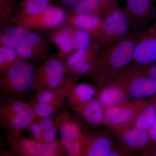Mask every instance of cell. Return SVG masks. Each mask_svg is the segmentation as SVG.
I'll return each instance as SVG.
<instances>
[{
  "instance_id": "f546056e",
  "label": "cell",
  "mask_w": 156,
  "mask_h": 156,
  "mask_svg": "<svg viewBox=\"0 0 156 156\" xmlns=\"http://www.w3.org/2000/svg\"><path fill=\"white\" fill-rule=\"evenodd\" d=\"M89 34L83 31H78L74 38V44L77 49L80 50H86L89 45Z\"/></svg>"
},
{
  "instance_id": "e575fe53",
  "label": "cell",
  "mask_w": 156,
  "mask_h": 156,
  "mask_svg": "<svg viewBox=\"0 0 156 156\" xmlns=\"http://www.w3.org/2000/svg\"><path fill=\"white\" fill-rule=\"evenodd\" d=\"M155 101H156V95L155 96Z\"/></svg>"
},
{
  "instance_id": "7402d4cb",
  "label": "cell",
  "mask_w": 156,
  "mask_h": 156,
  "mask_svg": "<svg viewBox=\"0 0 156 156\" xmlns=\"http://www.w3.org/2000/svg\"><path fill=\"white\" fill-rule=\"evenodd\" d=\"M30 105L21 101L11 99H1L0 119H6L22 112Z\"/></svg>"
},
{
  "instance_id": "484cf974",
  "label": "cell",
  "mask_w": 156,
  "mask_h": 156,
  "mask_svg": "<svg viewBox=\"0 0 156 156\" xmlns=\"http://www.w3.org/2000/svg\"><path fill=\"white\" fill-rule=\"evenodd\" d=\"M16 50L14 48L5 46L0 49V71L1 74L5 73L11 66L20 60L17 58Z\"/></svg>"
},
{
  "instance_id": "ffe728a7",
  "label": "cell",
  "mask_w": 156,
  "mask_h": 156,
  "mask_svg": "<svg viewBox=\"0 0 156 156\" xmlns=\"http://www.w3.org/2000/svg\"><path fill=\"white\" fill-rule=\"evenodd\" d=\"M118 0H82L72 6L74 14L79 15H101Z\"/></svg>"
},
{
  "instance_id": "ac0fdd59",
  "label": "cell",
  "mask_w": 156,
  "mask_h": 156,
  "mask_svg": "<svg viewBox=\"0 0 156 156\" xmlns=\"http://www.w3.org/2000/svg\"><path fill=\"white\" fill-rule=\"evenodd\" d=\"M97 91V88L89 84L74 86L68 97L65 108L72 109L87 103L96 97Z\"/></svg>"
},
{
  "instance_id": "cb8c5ba5",
  "label": "cell",
  "mask_w": 156,
  "mask_h": 156,
  "mask_svg": "<svg viewBox=\"0 0 156 156\" xmlns=\"http://www.w3.org/2000/svg\"><path fill=\"white\" fill-rule=\"evenodd\" d=\"M32 108L37 117L41 118H52L57 116L64 111V109L54 105L40 103L31 101Z\"/></svg>"
},
{
  "instance_id": "7a4b0ae2",
  "label": "cell",
  "mask_w": 156,
  "mask_h": 156,
  "mask_svg": "<svg viewBox=\"0 0 156 156\" xmlns=\"http://www.w3.org/2000/svg\"><path fill=\"white\" fill-rule=\"evenodd\" d=\"M37 72L30 63L22 60L17 62L1 78V99L30 101L35 93Z\"/></svg>"
},
{
  "instance_id": "2e32d148",
  "label": "cell",
  "mask_w": 156,
  "mask_h": 156,
  "mask_svg": "<svg viewBox=\"0 0 156 156\" xmlns=\"http://www.w3.org/2000/svg\"><path fill=\"white\" fill-rule=\"evenodd\" d=\"M74 84L70 83L59 89L35 92L31 97L30 102L36 101L40 103L54 105L64 109L68 97L75 86Z\"/></svg>"
},
{
  "instance_id": "f1b7e54d",
  "label": "cell",
  "mask_w": 156,
  "mask_h": 156,
  "mask_svg": "<svg viewBox=\"0 0 156 156\" xmlns=\"http://www.w3.org/2000/svg\"><path fill=\"white\" fill-rule=\"evenodd\" d=\"M74 23L76 25L88 29H94L99 21L96 15H79L76 16Z\"/></svg>"
},
{
  "instance_id": "44dd1931",
  "label": "cell",
  "mask_w": 156,
  "mask_h": 156,
  "mask_svg": "<svg viewBox=\"0 0 156 156\" xmlns=\"http://www.w3.org/2000/svg\"><path fill=\"white\" fill-rule=\"evenodd\" d=\"M41 38L38 35L34 33L29 34L16 47L18 56L21 59H28L34 58V48L38 44Z\"/></svg>"
},
{
  "instance_id": "6da1fadb",
  "label": "cell",
  "mask_w": 156,
  "mask_h": 156,
  "mask_svg": "<svg viewBox=\"0 0 156 156\" xmlns=\"http://www.w3.org/2000/svg\"><path fill=\"white\" fill-rule=\"evenodd\" d=\"M139 33L133 31L122 38L101 45L102 48L89 75L98 85L131 64Z\"/></svg>"
},
{
  "instance_id": "9a60e30c",
  "label": "cell",
  "mask_w": 156,
  "mask_h": 156,
  "mask_svg": "<svg viewBox=\"0 0 156 156\" xmlns=\"http://www.w3.org/2000/svg\"><path fill=\"white\" fill-rule=\"evenodd\" d=\"M113 149L110 134L106 131H93L90 133L83 156H107Z\"/></svg>"
},
{
  "instance_id": "603a6c76",
  "label": "cell",
  "mask_w": 156,
  "mask_h": 156,
  "mask_svg": "<svg viewBox=\"0 0 156 156\" xmlns=\"http://www.w3.org/2000/svg\"><path fill=\"white\" fill-rule=\"evenodd\" d=\"M26 35V30L22 27H8L1 36V42L4 46L16 48Z\"/></svg>"
},
{
  "instance_id": "8fae6325",
  "label": "cell",
  "mask_w": 156,
  "mask_h": 156,
  "mask_svg": "<svg viewBox=\"0 0 156 156\" xmlns=\"http://www.w3.org/2000/svg\"><path fill=\"white\" fill-rule=\"evenodd\" d=\"M110 131L127 151L145 150L152 142L147 131L138 130L130 125L119 126Z\"/></svg>"
},
{
  "instance_id": "7c38bea8",
  "label": "cell",
  "mask_w": 156,
  "mask_h": 156,
  "mask_svg": "<svg viewBox=\"0 0 156 156\" xmlns=\"http://www.w3.org/2000/svg\"><path fill=\"white\" fill-rule=\"evenodd\" d=\"M36 117L30 104L22 112L0 119V126L5 130L8 138L17 137L26 131Z\"/></svg>"
},
{
  "instance_id": "e0dca14e",
  "label": "cell",
  "mask_w": 156,
  "mask_h": 156,
  "mask_svg": "<svg viewBox=\"0 0 156 156\" xmlns=\"http://www.w3.org/2000/svg\"><path fill=\"white\" fill-rule=\"evenodd\" d=\"M94 63V60L87 58L85 50H80L68 59L66 71L72 75L70 79L76 81L79 76L89 75Z\"/></svg>"
},
{
  "instance_id": "1f68e13d",
  "label": "cell",
  "mask_w": 156,
  "mask_h": 156,
  "mask_svg": "<svg viewBox=\"0 0 156 156\" xmlns=\"http://www.w3.org/2000/svg\"><path fill=\"white\" fill-rule=\"evenodd\" d=\"M147 131L151 141L156 143V118L153 124L149 128Z\"/></svg>"
},
{
  "instance_id": "d4e9b609",
  "label": "cell",
  "mask_w": 156,
  "mask_h": 156,
  "mask_svg": "<svg viewBox=\"0 0 156 156\" xmlns=\"http://www.w3.org/2000/svg\"><path fill=\"white\" fill-rule=\"evenodd\" d=\"M42 18L44 25L48 27H53L64 22L66 14L63 10L60 8L50 7L44 12Z\"/></svg>"
},
{
  "instance_id": "3957f363",
  "label": "cell",
  "mask_w": 156,
  "mask_h": 156,
  "mask_svg": "<svg viewBox=\"0 0 156 156\" xmlns=\"http://www.w3.org/2000/svg\"><path fill=\"white\" fill-rule=\"evenodd\" d=\"M101 16L94 29L101 46L122 38L133 31L129 18L118 1Z\"/></svg>"
},
{
  "instance_id": "30bf717a",
  "label": "cell",
  "mask_w": 156,
  "mask_h": 156,
  "mask_svg": "<svg viewBox=\"0 0 156 156\" xmlns=\"http://www.w3.org/2000/svg\"><path fill=\"white\" fill-rule=\"evenodd\" d=\"M146 100L131 101L105 108L103 126L109 131L129 125L136 117Z\"/></svg>"
},
{
  "instance_id": "5b68a950",
  "label": "cell",
  "mask_w": 156,
  "mask_h": 156,
  "mask_svg": "<svg viewBox=\"0 0 156 156\" xmlns=\"http://www.w3.org/2000/svg\"><path fill=\"white\" fill-rule=\"evenodd\" d=\"M109 80L120 84L132 100H144L156 95V80L143 74L138 67L129 65Z\"/></svg>"
},
{
  "instance_id": "ba28073f",
  "label": "cell",
  "mask_w": 156,
  "mask_h": 156,
  "mask_svg": "<svg viewBox=\"0 0 156 156\" xmlns=\"http://www.w3.org/2000/svg\"><path fill=\"white\" fill-rule=\"evenodd\" d=\"M156 62V18L140 33L130 65L144 67Z\"/></svg>"
},
{
  "instance_id": "8992f818",
  "label": "cell",
  "mask_w": 156,
  "mask_h": 156,
  "mask_svg": "<svg viewBox=\"0 0 156 156\" xmlns=\"http://www.w3.org/2000/svg\"><path fill=\"white\" fill-rule=\"evenodd\" d=\"M13 153L21 156H64L66 153L60 140L56 138L50 143H42L28 138L21 134L17 137L8 138Z\"/></svg>"
},
{
  "instance_id": "d6a6232c",
  "label": "cell",
  "mask_w": 156,
  "mask_h": 156,
  "mask_svg": "<svg viewBox=\"0 0 156 156\" xmlns=\"http://www.w3.org/2000/svg\"><path fill=\"white\" fill-rule=\"evenodd\" d=\"M81 1L82 0H61V2L64 5L73 6Z\"/></svg>"
},
{
  "instance_id": "d6986e66",
  "label": "cell",
  "mask_w": 156,
  "mask_h": 156,
  "mask_svg": "<svg viewBox=\"0 0 156 156\" xmlns=\"http://www.w3.org/2000/svg\"><path fill=\"white\" fill-rule=\"evenodd\" d=\"M156 118V103L155 96L146 100L136 117L130 124L140 130L147 131Z\"/></svg>"
},
{
  "instance_id": "277c9868",
  "label": "cell",
  "mask_w": 156,
  "mask_h": 156,
  "mask_svg": "<svg viewBox=\"0 0 156 156\" xmlns=\"http://www.w3.org/2000/svg\"><path fill=\"white\" fill-rule=\"evenodd\" d=\"M65 108L58 128L62 145L66 154L83 156L90 132L83 121Z\"/></svg>"
},
{
  "instance_id": "9c48e42d",
  "label": "cell",
  "mask_w": 156,
  "mask_h": 156,
  "mask_svg": "<svg viewBox=\"0 0 156 156\" xmlns=\"http://www.w3.org/2000/svg\"><path fill=\"white\" fill-rule=\"evenodd\" d=\"M124 10L133 31L140 33L156 18L155 0H125Z\"/></svg>"
},
{
  "instance_id": "5bb4252c",
  "label": "cell",
  "mask_w": 156,
  "mask_h": 156,
  "mask_svg": "<svg viewBox=\"0 0 156 156\" xmlns=\"http://www.w3.org/2000/svg\"><path fill=\"white\" fill-rule=\"evenodd\" d=\"M72 110L87 126L94 128L103 126L105 108L97 97Z\"/></svg>"
},
{
  "instance_id": "4316f807",
  "label": "cell",
  "mask_w": 156,
  "mask_h": 156,
  "mask_svg": "<svg viewBox=\"0 0 156 156\" xmlns=\"http://www.w3.org/2000/svg\"><path fill=\"white\" fill-rule=\"evenodd\" d=\"M49 0H23L22 6L23 11L29 14L44 13L49 7Z\"/></svg>"
},
{
  "instance_id": "83f0119b",
  "label": "cell",
  "mask_w": 156,
  "mask_h": 156,
  "mask_svg": "<svg viewBox=\"0 0 156 156\" xmlns=\"http://www.w3.org/2000/svg\"><path fill=\"white\" fill-rule=\"evenodd\" d=\"M55 41L62 53L66 54L71 53L73 50V43L67 30L62 31L58 34L55 37Z\"/></svg>"
},
{
  "instance_id": "4fadbf2b",
  "label": "cell",
  "mask_w": 156,
  "mask_h": 156,
  "mask_svg": "<svg viewBox=\"0 0 156 156\" xmlns=\"http://www.w3.org/2000/svg\"><path fill=\"white\" fill-rule=\"evenodd\" d=\"M96 97L105 108L130 101L126 90L120 84L112 80L98 85Z\"/></svg>"
},
{
  "instance_id": "52a82bcc",
  "label": "cell",
  "mask_w": 156,
  "mask_h": 156,
  "mask_svg": "<svg viewBox=\"0 0 156 156\" xmlns=\"http://www.w3.org/2000/svg\"><path fill=\"white\" fill-rule=\"evenodd\" d=\"M66 65L57 58H53L45 62L37 70L35 93L43 90L59 89L75 81L70 79L66 80Z\"/></svg>"
},
{
  "instance_id": "836d02e7",
  "label": "cell",
  "mask_w": 156,
  "mask_h": 156,
  "mask_svg": "<svg viewBox=\"0 0 156 156\" xmlns=\"http://www.w3.org/2000/svg\"><path fill=\"white\" fill-rule=\"evenodd\" d=\"M155 6L156 12V0H155Z\"/></svg>"
},
{
  "instance_id": "4dcf8cb0",
  "label": "cell",
  "mask_w": 156,
  "mask_h": 156,
  "mask_svg": "<svg viewBox=\"0 0 156 156\" xmlns=\"http://www.w3.org/2000/svg\"><path fill=\"white\" fill-rule=\"evenodd\" d=\"M138 68L143 74L156 80V62L146 67Z\"/></svg>"
}]
</instances>
